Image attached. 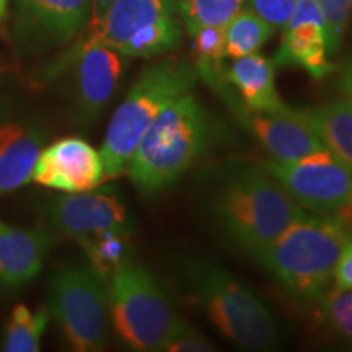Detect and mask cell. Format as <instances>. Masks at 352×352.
I'll use <instances>...</instances> for the list:
<instances>
[{"label": "cell", "instance_id": "obj_30", "mask_svg": "<svg viewBox=\"0 0 352 352\" xmlns=\"http://www.w3.org/2000/svg\"><path fill=\"white\" fill-rule=\"evenodd\" d=\"M340 90L342 91V96L352 104V60L342 69L340 77Z\"/></svg>", "mask_w": 352, "mask_h": 352}, {"label": "cell", "instance_id": "obj_5", "mask_svg": "<svg viewBox=\"0 0 352 352\" xmlns=\"http://www.w3.org/2000/svg\"><path fill=\"white\" fill-rule=\"evenodd\" d=\"M186 276L192 296L220 334L250 351L274 349V316L248 285L204 258L191 259Z\"/></svg>", "mask_w": 352, "mask_h": 352}, {"label": "cell", "instance_id": "obj_18", "mask_svg": "<svg viewBox=\"0 0 352 352\" xmlns=\"http://www.w3.org/2000/svg\"><path fill=\"white\" fill-rule=\"evenodd\" d=\"M223 78L235 88L239 103L248 111L272 113L287 108L276 90V64L258 52L233 59Z\"/></svg>", "mask_w": 352, "mask_h": 352}, {"label": "cell", "instance_id": "obj_16", "mask_svg": "<svg viewBox=\"0 0 352 352\" xmlns=\"http://www.w3.org/2000/svg\"><path fill=\"white\" fill-rule=\"evenodd\" d=\"M16 26L23 38L67 43L91 19V0H13Z\"/></svg>", "mask_w": 352, "mask_h": 352}, {"label": "cell", "instance_id": "obj_25", "mask_svg": "<svg viewBox=\"0 0 352 352\" xmlns=\"http://www.w3.org/2000/svg\"><path fill=\"white\" fill-rule=\"evenodd\" d=\"M316 302L329 329L352 340V290L328 289Z\"/></svg>", "mask_w": 352, "mask_h": 352}, {"label": "cell", "instance_id": "obj_19", "mask_svg": "<svg viewBox=\"0 0 352 352\" xmlns=\"http://www.w3.org/2000/svg\"><path fill=\"white\" fill-rule=\"evenodd\" d=\"M324 147L352 170V104L344 96L320 107L296 109Z\"/></svg>", "mask_w": 352, "mask_h": 352}, {"label": "cell", "instance_id": "obj_2", "mask_svg": "<svg viewBox=\"0 0 352 352\" xmlns=\"http://www.w3.org/2000/svg\"><path fill=\"white\" fill-rule=\"evenodd\" d=\"M209 139L208 113L189 91L166 104L152 121L126 173L142 195H160L196 164Z\"/></svg>", "mask_w": 352, "mask_h": 352}, {"label": "cell", "instance_id": "obj_17", "mask_svg": "<svg viewBox=\"0 0 352 352\" xmlns=\"http://www.w3.org/2000/svg\"><path fill=\"white\" fill-rule=\"evenodd\" d=\"M176 0H114L98 23L91 26L85 43L121 51L127 39L147 25L175 15Z\"/></svg>", "mask_w": 352, "mask_h": 352}, {"label": "cell", "instance_id": "obj_3", "mask_svg": "<svg viewBox=\"0 0 352 352\" xmlns=\"http://www.w3.org/2000/svg\"><path fill=\"white\" fill-rule=\"evenodd\" d=\"M352 226L329 215H303L261 254L258 263L290 296L316 302L329 289Z\"/></svg>", "mask_w": 352, "mask_h": 352}, {"label": "cell", "instance_id": "obj_31", "mask_svg": "<svg viewBox=\"0 0 352 352\" xmlns=\"http://www.w3.org/2000/svg\"><path fill=\"white\" fill-rule=\"evenodd\" d=\"M114 2V0H91V19H90V26L98 23V21L103 19V15L107 13L109 6Z\"/></svg>", "mask_w": 352, "mask_h": 352}, {"label": "cell", "instance_id": "obj_9", "mask_svg": "<svg viewBox=\"0 0 352 352\" xmlns=\"http://www.w3.org/2000/svg\"><path fill=\"white\" fill-rule=\"evenodd\" d=\"M46 217L52 232L78 243L109 230L134 232L126 204L111 191L65 192L47 204Z\"/></svg>", "mask_w": 352, "mask_h": 352}, {"label": "cell", "instance_id": "obj_13", "mask_svg": "<svg viewBox=\"0 0 352 352\" xmlns=\"http://www.w3.org/2000/svg\"><path fill=\"white\" fill-rule=\"evenodd\" d=\"M124 54L109 46L83 41L77 65V114L94 122L116 94L126 67Z\"/></svg>", "mask_w": 352, "mask_h": 352}, {"label": "cell", "instance_id": "obj_28", "mask_svg": "<svg viewBox=\"0 0 352 352\" xmlns=\"http://www.w3.org/2000/svg\"><path fill=\"white\" fill-rule=\"evenodd\" d=\"M215 351L208 338L195 331L191 327H184L176 336L166 342L164 352H210Z\"/></svg>", "mask_w": 352, "mask_h": 352}, {"label": "cell", "instance_id": "obj_8", "mask_svg": "<svg viewBox=\"0 0 352 352\" xmlns=\"http://www.w3.org/2000/svg\"><path fill=\"white\" fill-rule=\"evenodd\" d=\"M261 166L305 210L352 226V170L329 151L297 162L264 160Z\"/></svg>", "mask_w": 352, "mask_h": 352}, {"label": "cell", "instance_id": "obj_20", "mask_svg": "<svg viewBox=\"0 0 352 352\" xmlns=\"http://www.w3.org/2000/svg\"><path fill=\"white\" fill-rule=\"evenodd\" d=\"M182 25L175 19V15H171L153 21L132 34L120 52L126 57L151 59V57L166 54V52L176 50L182 44Z\"/></svg>", "mask_w": 352, "mask_h": 352}, {"label": "cell", "instance_id": "obj_23", "mask_svg": "<svg viewBox=\"0 0 352 352\" xmlns=\"http://www.w3.org/2000/svg\"><path fill=\"white\" fill-rule=\"evenodd\" d=\"M132 233L109 230L80 241L85 250L88 264L108 283L122 263L129 259V239Z\"/></svg>", "mask_w": 352, "mask_h": 352}, {"label": "cell", "instance_id": "obj_22", "mask_svg": "<svg viewBox=\"0 0 352 352\" xmlns=\"http://www.w3.org/2000/svg\"><path fill=\"white\" fill-rule=\"evenodd\" d=\"M276 30L252 10H241L226 25L227 57L239 59L258 52Z\"/></svg>", "mask_w": 352, "mask_h": 352}, {"label": "cell", "instance_id": "obj_7", "mask_svg": "<svg viewBox=\"0 0 352 352\" xmlns=\"http://www.w3.org/2000/svg\"><path fill=\"white\" fill-rule=\"evenodd\" d=\"M47 310L74 351H103L108 342L107 280L94 267L65 266L51 277Z\"/></svg>", "mask_w": 352, "mask_h": 352}, {"label": "cell", "instance_id": "obj_24", "mask_svg": "<svg viewBox=\"0 0 352 352\" xmlns=\"http://www.w3.org/2000/svg\"><path fill=\"white\" fill-rule=\"evenodd\" d=\"M243 3L245 0H176V12L192 36L204 26H226Z\"/></svg>", "mask_w": 352, "mask_h": 352}, {"label": "cell", "instance_id": "obj_14", "mask_svg": "<svg viewBox=\"0 0 352 352\" xmlns=\"http://www.w3.org/2000/svg\"><path fill=\"white\" fill-rule=\"evenodd\" d=\"M47 134L36 120L20 113H0V196L32 182Z\"/></svg>", "mask_w": 352, "mask_h": 352}, {"label": "cell", "instance_id": "obj_4", "mask_svg": "<svg viewBox=\"0 0 352 352\" xmlns=\"http://www.w3.org/2000/svg\"><path fill=\"white\" fill-rule=\"evenodd\" d=\"M199 74L186 59H165L145 67L109 121L100 155L104 176L126 173L145 131L166 104L192 91Z\"/></svg>", "mask_w": 352, "mask_h": 352}, {"label": "cell", "instance_id": "obj_1", "mask_svg": "<svg viewBox=\"0 0 352 352\" xmlns=\"http://www.w3.org/2000/svg\"><path fill=\"white\" fill-rule=\"evenodd\" d=\"M212 210L227 239L256 261L285 228L307 215L261 165L233 171L215 195Z\"/></svg>", "mask_w": 352, "mask_h": 352}, {"label": "cell", "instance_id": "obj_27", "mask_svg": "<svg viewBox=\"0 0 352 352\" xmlns=\"http://www.w3.org/2000/svg\"><path fill=\"white\" fill-rule=\"evenodd\" d=\"M250 10L274 30H284L297 7V0H248Z\"/></svg>", "mask_w": 352, "mask_h": 352}, {"label": "cell", "instance_id": "obj_29", "mask_svg": "<svg viewBox=\"0 0 352 352\" xmlns=\"http://www.w3.org/2000/svg\"><path fill=\"white\" fill-rule=\"evenodd\" d=\"M334 289L338 290H352V241L342 250L340 259L333 274Z\"/></svg>", "mask_w": 352, "mask_h": 352}, {"label": "cell", "instance_id": "obj_12", "mask_svg": "<svg viewBox=\"0 0 352 352\" xmlns=\"http://www.w3.org/2000/svg\"><path fill=\"white\" fill-rule=\"evenodd\" d=\"M283 32V44L272 63L280 67L298 65L314 78H323L333 72L327 25L315 0H297L296 10Z\"/></svg>", "mask_w": 352, "mask_h": 352}, {"label": "cell", "instance_id": "obj_6", "mask_svg": "<svg viewBox=\"0 0 352 352\" xmlns=\"http://www.w3.org/2000/svg\"><path fill=\"white\" fill-rule=\"evenodd\" d=\"M109 320L132 351L164 352L186 323L176 315L151 272L129 258L109 276Z\"/></svg>", "mask_w": 352, "mask_h": 352}, {"label": "cell", "instance_id": "obj_15", "mask_svg": "<svg viewBox=\"0 0 352 352\" xmlns=\"http://www.w3.org/2000/svg\"><path fill=\"white\" fill-rule=\"evenodd\" d=\"M54 240L50 227L19 228L0 219V292H15L32 283Z\"/></svg>", "mask_w": 352, "mask_h": 352}, {"label": "cell", "instance_id": "obj_32", "mask_svg": "<svg viewBox=\"0 0 352 352\" xmlns=\"http://www.w3.org/2000/svg\"><path fill=\"white\" fill-rule=\"evenodd\" d=\"M7 7H8V0H0V30H2V23L3 20H6Z\"/></svg>", "mask_w": 352, "mask_h": 352}, {"label": "cell", "instance_id": "obj_10", "mask_svg": "<svg viewBox=\"0 0 352 352\" xmlns=\"http://www.w3.org/2000/svg\"><path fill=\"white\" fill-rule=\"evenodd\" d=\"M100 151L80 138H64L43 148L32 182L60 192H83L103 183Z\"/></svg>", "mask_w": 352, "mask_h": 352}, {"label": "cell", "instance_id": "obj_21", "mask_svg": "<svg viewBox=\"0 0 352 352\" xmlns=\"http://www.w3.org/2000/svg\"><path fill=\"white\" fill-rule=\"evenodd\" d=\"M50 323V310L39 308L32 311L26 305L13 308L8 320L2 351L6 352H38L41 340Z\"/></svg>", "mask_w": 352, "mask_h": 352}, {"label": "cell", "instance_id": "obj_26", "mask_svg": "<svg viewBox=\"0 0 352 352\" xmlns=\"http://www.w3.org/2000/svg\"><path fill=\"white\" fill-rule=\"evenodd\" d=\"M327 25V41L329 56L340 50L352 13V0H315Z\"/></svg>", "mask_w": 352, "mask_h": 352}, {"label": "cell", "instance_id": "obj_11", "mask_svg": "<svg viewBox=\"0 0 352 352\" xmlns=\"http://www.w3.org/2000/svg\"><path fill=\"white\" fill-rule=\"evenodd\" d=\"M236 120L246 127L263 148L277 162H297L311 153L328 151L318 135L297 116L296 108H285L283 111L253 113L226 98Z\"/></svg>", "mask_w": 352, "mask_h": 352}, {"label": "cell", "instance_id": "obj_33", "mask_svg": "<svg viewBox=\"0 0 352 352\" xmlns=\"http://www.w3.org/2000/svg\"><path fill=\"white\" fill-rule=\"evenodd\" d=\"M351 351H352V346H351Z\"/></svg>", "mask_w": 352, "mask_h": 352}]
</instances>
